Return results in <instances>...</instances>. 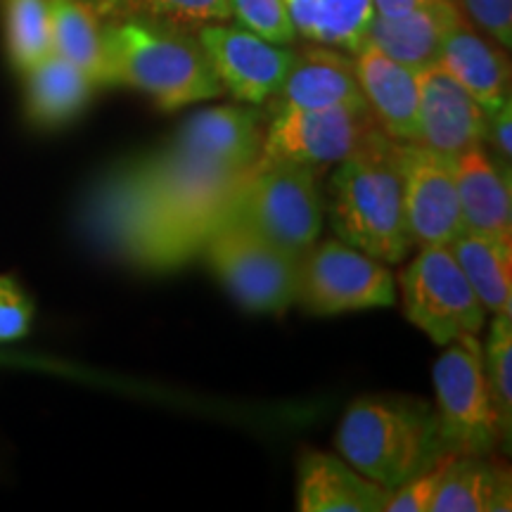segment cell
I'll use <instances>...</instances> for the list:
<instances>
[{
    "label": "cell",
    "instance_id": "cell-1",
    "mask_svg": "<svg viewBox=\"0 0 512 512\" xmlns=\"http://www.w3.org/2000/svg\"><path fill=\"white\" fill-rule=\"evenodd\" d=\"M249 171H230L174 145L117 166L88 197L93 238L126 264L171 271L233 219Z\"/></svg>",
    "mask_w": 512,
    "mask_h": 512
},
{
    "label": "cell",
    "instance_id": "cell-18",
    "mask_svg": "<svg viewBox=\"0 0 512 512\" xmlns=\"http://www.w3.org/2000/svg\"><path fill=\"white\" fill-rule=\"evenodd\" d=\"M460 19L463 12L456 0H430L401 17L375 15L366 43H373L396 62L420 72L439 62L446 36L458 27Z\"/></svg>",
    "mask_w": 512,
    "mask_h": 512
},
{
    "label": "cell",
    "instance_id": "cell-21",
    "mask_svg": "<svg viewBox=\"0 0 512 512\" xmlns=\"http://www.w3.org/2000/svg\"><path fill=\"white\" fill-rule=\"evenodd\" d=\"M24 74V110L38 128H60L74 121L91 102L95 83L76 64L48 53Z\"/></svg>",
    "mask_w": 512,
    "mask_h": 512
},
{
    "label": "cell",
    "instance_id": "cell-23",
    "mask_svg": "<svg viewBox=\"0 0 512 512\" xmlns=\"http://www.w3.org/2000/svg\"><path fill=\"white\" fill-rule=\"evenodd\" d=\"M297 36L358 53L366 46L370 22L375 17L373 0H283Z\"/></svg>",
    "mask_w": 512,
    "mask_h": 512
},
{
    "label": "cell",
    "instance_id": "cell-22",
    "mask_svg": "<svg viewBox=\"0 0 512 512\" xmlns=\"http://www.w3.org/2000/svg\"><path fill=\"white\" fill-rule=\"evenodd\" d=\"M508 467L489 456H453L434 498V512H496L512 508Z\"/></svg>",
    "mask_w": 512,
    "mask_h": 512
},
{
    "label": "cell",
    "instance_id": "cell-27",
    "mask_svg": "<svg viewBox=\"0 0 512 512\" xmlns=\"http://www.w3.org/2000/svg\"><path fill=\"white\" fill-rule=\"evenodd\" d=\"M5 41L17 72L53 53L48 0H5Z\"/></svg>",
    "mask_w": 512,
    "mask_h": 512
},
{
    "label": "cell",
    "instance_id": "cell-12",
    "mask_svg": "<svg viewBox=\"0 0 512 512\" xmlns=\"http://www.w3.org/2000/svg\"><path fill=\"white\" fill-rule=\"evenodd\" d=\"M195 34L221 88L235 100L264 105L280 93L294 60L292 50L226 22L204 24Z\"/></svg>",
    "mask_w": 512,
    "mask_h": 512
},
{
    "label": "cell",
    "instance_id": "cell-3",
    "mask_svg": "<svg viewBox=\"0 0 512 512\" xmlns=\"http://www.w3.org/2000/svg\"><path fill=\"white\" fill-rule=\"evenodd\" d=\"M105 86L145 93L164 112L223 93L192 29L159 22H105Z\"/></svg>",
    "mask_w": 512,
    "mask_h": 512
},
{
    "label": "cell",
    "instance_id": "cell-17",
    "mask_svg": "<svg viewBox=\"0 0 512 512\" xmlns=\"http://www.w3.org/2000/svg\"><path fill=\"white\" fill-rule=\"evenodd\" d=\"M389 491L332 453L306 451L299 458L297 508L302 512H380Z\"/></svg>",
    "mask_w": 512,
    "mask_h": 512
},
{
    "label": "cell",
    "instance_id": "cell-8",
    "mask_svg": "<svg viewBox=\"0 0 512 512\" xmlns=\"http://www.w3.org/2000/svg\"><path fill=\"white\" fill-rule=\"evenodd\" d=\"M403 313L439 347L460 335H479L486 309L448 247H420L399 273Z\"/></svg>",
    "mask_w": 512,
    "mask_h": 512
},
{
    "label": "cell",
    "instance_id": "cell-19",
    "mask_svg": "<svg viewBox=\"0 0 512 512\" xmlns=\"http://www.w3.org/2000/svg\"><path fill=\"white\" fill-rule=\"evenodd\" d=\"M456 188L465 230L512 245L510 174L498 169L484 145L456 157Z\"/></svg>",
    "mask_w": 512,
    "mask_h": 512
},
{
    "label": "cell",
    "instance_id": "cell-15",
    "mask_svg": "<svg viewBox=\"0 0 512 512\" xmlns=\"http://www.w3.org/2000/svg\"><path fill=\"white\" fill-rule=\"evenodd\" d=\"M171 145L230 171H249L259 162L264 136L254 110L221 105L192 114L185 126L178 128Z\"/></svg>",
    "mask_w": 512,
    "mask_h": 512
},
{
    "label": "cell",
    "instance_id": "cell-13",
    "mask_svg": "<svg viewBox=\"0 0 512 512\" xmlns=\"http://www.w3.org/2000/svg\"><path fill=\"white\" fill-rule=\"evenodd\" d=\"M489 114L441 64L418 72V143L458 157L484 145Z\"/></svg>",
    "mask_w": 512,
    "mask_h": 512
},
{
    "label": "cell",
    "instance_id": "cell-30",
    "mask_svg": "<svg viewBox=\"0 0 512 512\" xmlns=\"http://www.w3.org/2000/svg\"><path fill=\"white\" fill-rule=\"evenodd\" d=\"M456 453H446L437 463L427 470H422L420 475L408 479L406 484H401L399 489L389 491L387 505L384 510L389 512H430L434 498L441 486V479L446 475V467L451 465V460Z\"/></svg>",
    "mask_w": 512,
    "mask_h": 512
},
{
    "label": "cell",
    "instance_id": "cell-34",
    "mask_svg": "<svg viewBox=\"0 0 512 512\" xmlns=\"http://www.w3.org/2000/svg\"><path fill=\"white\" fill-rule=\"evenodd\" d=\"M425 3H430V0H373V8L375 15L380 17H401Z\"/></svg>",
    "mask_w": 512,
    "mask_h": 512
},
{
    "label": "cell",
    "instance_id": "cell-29",
    "mask_svg": "<svg viewBox=\"0 0 512 512\" xmlns=\"http://www.w3.org/2000/svg\"><path fill=\"white\" fill-rule=\"evenodd\" d=\"M228 5L230 15L238 19L240 27L254 31L266 41L290 46L297 38L283 0H228Z\"/></svg>",
    "mask_w": 512,
    "mask_h": 512
},
{
    "label": "cell",
    "instance_id": "cell-10",
    "mask_svg": "<svg viewBox=\"0 0 512 512\" xmlns=\"http://www.w3.org/2000/svg\"><path fill=\"white\" fill-rule=\"evenodd\" d=\"M375 126L370 110L278 105L256 164H297L320 171L347 159Z\"/></svg>",
    "mask_w": 512,
    "mask_h": 512
},
{
    "label": "cell",
    "instance_id": "cell-24",
    "mask_svg": "<svg viewBox=\"0 0 512 512\" xmlns=\"http://www.w3.org/2000/svg\"><path fill=\"white\" fill-rule=\"evenodd\" d=\"M486 311L512 313V245L463 230L448 245Z\"/></svg>",
    "mask_w": 512,
    "mask_h": 512
},
{
    "label": "cell",
    "instance_id": "cell-25",
    "mask_svg": "<svg viewBox=\"0 0 512 512\" xmlns=\"http://www.w3.org/2000/svg\"><path fill=\"white\" fill-rule=\"evenodd\" d=\"M50 46L105 86V22L83 0H48Z\"/></svg>",
    "mask_w": 512,
    "mask_h": 512
},
{
    "label": "cell",
    "instance_id": "cell-33",
    "mask_svg": "<svg viewBox=\"0 0 512 512\" xmlns=\"http://www.w3.org/2000/svg\"><path fill=\"white\" fill-rule=\"evenodd\" d=\"M512 102L505 100L496 112L489 114V126H486L484 145H491V159L498 164V169L510 174V159H512Z\"/></svg>",
    "mask_w": 512,
    "mask_h": 512
},
{
    "label": "cell",
    "instance_id": "cell-20",
    "mask_svg": "<svg viewBox=\"0 0 512 512\" xmlns=\"http://www.w3.org/2000/svg\"><path fill=\"white\" fill-rule=\"evenodd\" d=\"M439 64L484 107L486 114L496 112L505 100H510L508 55L472 29L465 17L446 36Z\"/></svg>",
    "mask_w": 512,
    "mask_h": 512
},
{
    "label": "cell",
    "instance_id": "cell-7",
    "mask_svg": "<svg viewBox=\"0 0 512 512\" xmlns=\"http://www.w3.org/2000/svg\"><path fill=\"white\" fill-rule=\"evenodd\" d=\"M233 219L245 221L273 245L302 259L323 228L318 171L297 164H256Z\"/></svg>",
    "mask_w": 512,
    "mask_h": 512
},
{
    "label": "cell",
    "instance_id": "cell-28",
    "mask_svg": "<svg viewBox=\"0 0 512 512\" xmlns=\"http://www.w3.org/2000/svg\"><path fill=\"white\" fill-rule=\"evenodd\" d=\"M484 368L494 396L498 425L505 446L512 432V313H496L489 325V335L482 342Z\"/></svg>",
    "mask_w": 512,
    "mask_h": 512
},
{
    "label": "cell",
    "instance_id": "cell-4",
    "mask_svg": "<svg viewBox=\"0 0 512 512\" xmlns=\"http://www.w3.org/2000/svg\"><path fill=\"white\" fill-rule=\"evenodd\" d=\"M335 444L354 470L387 491L451 453L441 441L434 408L406 396H363L351 403Z\"/></svg>",
    "mask_w": 512,
    "mask_h": 512
},
{
    "label": "cell",
    "instance_id": "cell-9",
    "mask_svg": "<svg viewBox=\"0 0 512 512\" xmlns=\"http://www.w3.org/2000/svg\"><path fill=\"white\" fill-rule=\"evenodd\" d=\"M297 302L316 316L396 304L392 271L342 240L316 242L299 259Z\"/></svg>",
    "mask_w": 512,
    "mask_h": 512
},
{
    "label": "cell",
    "instance_id": "cell-11",
    "mask_svg": "<svg viewBox=\"0 0 512 512\" xmlns=\"http://www.w3.org/2000/svg\"><path fill=\"white\" fill-rule=\"evenodd\" d=\"M396 169L413 247L451 245L465 230L456 188V157L396 140Z\"/></svg>",
    "mask_w": 512,
    "mask_h": 512
},
{
    "label": "cell",
    "instance_id": "cell-26",
    "mask_svg": "<svg viewBox=\"0 0 512 512\" xmlns=\"http://www.w3.org/2000/svg\"><path fill=\"white\" fill-rule=\"evenodd\" d=\"M102 22H159L197 31L204 24L228 22V0H83Z\"/></svg>",
    "mask_w": 512,
    "mask_h": 512
},
{
    "label": "cell",
    "instance_id": "cell-14",
    "mask_svg": "<svg viewBox=\"0 0 512 512\" xmlns=\"http://www.w3.org/2000/svg\"><path fill=\"white\" fill-rule=\"evenodd\" d=\"M354 55L358 83L377 126L399 143H418V72L373 43Z\"/></svg>",
    "mask_w": 512,
    "mask_h": 512
},
{
    "label": "cell",
    "instance_id": "cell-6",
    "mask_svg": "<svg viewBox=\"0 0 512 512\" xmlns=\"http://www.w3.org/2000/svg\"><path fill=\"white\" fill-rule=\"evenodd\" d=\"M200 254L247 311L283 313L297 302L299 259L245 221L228 219L211 233Z\"/></svg>",
    "mask_w": 512,
    "mask_h": 512
},
{
    "label": "cell",
    "instance_id": "cell-31",
    "mask_svg": "<svg viewBox=\"0 0 512 512\" xmlns=\"http://www.w3.org/2000/svg\"><path fill=\"white\" fill-rule=\"evenodd\" d=\"M34 313L27 290L12 275H0V344L27 337Z\"/></svg>",
    "mask_w": 512,
    "mask_h": 512
},
{
    "label": "cell",
    "instance_id": "cell-5",
    "mask_svg": "<svg viewBox=\"0 0 512 512\" xmlns=\"http://www.w3.org/2000/svg\"><path fill=\"white\" fill-rule=\"evenodd\" d=\"M434 392V413L446 451L456 456H491L503 437L484 368L482 339L460 335L446 344L434 363Z\"/></svg>",
    "mask_w": 512,
    "mask_h": 512
},
{
    "label": "cell",
    "instance_id": "cell-2",
    "mask_svg": "<svg viewBox=\"0 0 512 512\" xmlns=\"http://www.w3.org/2000/svg\"><path fill=\"white\" fill-rule=\"evenodd\" d=\"M328 216L339 240L382 264H399L411 254L396 140L380 126L337 164L330 178Z\"/></svg>",
    "mask_w": 512,
    "mask_h": 512
},
{
    "label": "cell",
    "instance_id": "cell-16",
    "mask_svg": "<svg viewBox=\"0 0 512 512\" xmlns=\"http://www.w3.org/2000/svg\"><path fill=\"white\" fill-rule=\"evenodd\" d=\"M278 98V105L309 107V110H328V107L368 110L354 60L339 48L323 43L294 53Z\"/></svg>",
    "mask_w": 512,
    "mask_h": 512
},
{
    "label": "cell",
    "instance_id": "cell-32",
    "mask_svg": "<svg viewBox=\"0 0 512 512\" xmlns=\"http://www.w3.org/2000/svg\"><path fill=\"white\" fill-rule=\"evenodd\" d=\"M467 15L498 46H512V0H463Z\"/></svg>",
    "mask_w": 512,
    "mask_h": 512
}]
</instances>
